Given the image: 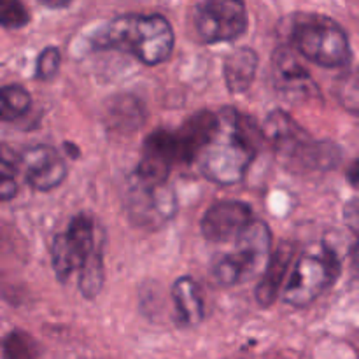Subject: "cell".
Instances as JSON below:
<instances>
[{
    "label": "cell",
    "mask_w": 359,
    "mask_h": 359,
    "mask_svg": "<svg viewBox=\"0 0 359 359\" xmlns=\"http://www.w3.org/2000/svg\"><path fill=\"white\" fill-rule=\"evenodd\" d=\"M258 144L251 119L233 109H224L216 135L198 158L202 174L216 184H237L255 160Z\"/></svg>",
    "instance_id": "cell-1"
},
{
    "label": "cell",
    "mask_w": 359,
    "mask_h": 359,
    "mask_svg": "<svg viewBox=\"0 0 359 359\" xmlns=\"http://www.w3.org/2000/svg\"><path fill=\"white\" fill-rule=\"evenodd\" d=\"M174 30L160 14H126L112 20L95 35V48L118 49L146 65L168 60L174 49Z\"/></svg>",
    "instance_id": "cell-2"
},
{
    "label": "cell",
    "mask_w": 359,
    "mask_h": 359,
    "mask_svg": "<svg viewBox=\"0 0 359 359\" xmlns=\"http://www.w3.org/2000/svg\"><path fill=\"white\" fill-rule=\"evenodd\" d=\"M263 137L277 158L294 170H328L342 158L337 144L314 140L284 111H272L266 116Z\"/></svg>",
    "instance_id": "cell-3"
},
{
    "label": "cell",
    "mask_w": 359,
    "mask_h": 359,
    "mask_svg": "<svg viewBox=\"0 0 359 359\" xmlns=\"http://www.w3.org/2000/svg\"><path fill=\"white\" fill-rule=\"evenodd\" d=\"M291 39L298 53L326 69L344 67L351 60L349 37L332 18L319 14L298 18L293 23Z\"/></svg>",
    "instance_id": "cell-4"
},
{
    "label": "cell",
    "mask_w": 359,
    "mask_h": 359,
    "mask_svg": "<svg viewBox=\"0 0 359 359\" xmlns=\"http://www.w3.org/2000/svg\"><path fill=\"white\" fill-rule=\"evenodd\" d=\"M339 273L340 262L337 252L326 244L314 245L294 263L284 291V302L293 307H307L332 287Z\"/></svg>",
    "instance_id": "cell-5"
},
{
    "label": "cell",
    "mask_w": 359,
    "mask_h": 359,
    "mask_svg": "<svg viewBox=\"0 0 359 359\" xmlns=\"http://www.w3.org/2000/svg\"><path fill=\"white\" fill-rule=\"evenodd\" d=\"M270 230L262 221L249 224L237 238L235 251L223 255L214 262V279L221 286L245 283L265 270L270 252Z\"/></svg>",
    "instance_id": "cell-6"
},
{
    "label": "cell",
    "mask_w": 359,
    "mask_h": 359,
    "mask_svg": "<svg viewBox=\"0 0 359 359\" xmlns=\"http://www.w3.org/2000/svg\"><path fill=\"white\" fill-rule=\"evenodd\" d=\"M95 224L84 214L70 221L65 233L56 235L51 245V262L56 277L65 283L76 270H81L97 251Z\"/></svg>",
    "instance_id": "cell-7"
},
{
    "label": "cell",
    "mask_w": 359,
    "mask_h": 359,
    "mask_svg": "<svg viewBox=\"0 0 359 359\" xmlns=\"http://www.w3.org/2000/svg\"><path fill=\"white\" fill-rule=\"evenodd\" d=\"M248 23L244 0H203L195 14L196 32L209 44L235 41L248 30Z\"/></svg>",
    "instance_id": "cell-8"
},
{
    "label": "cell",
    "mask_w": 359,
    "mask_h": 359,
    "mask_svg": "<svg viewBox=\"0 0 359 359\" xmlns=\"http://www.w3.org/2000/svg\"><path fill=\"white\" fill-rule=\"evenodd\" d=\"M179 163L175 133L167 130H156L147 135L142 147V158L137 165V181L147 184H165L172 167Z\"/></svg>",
    "instance_id": "cell-9"
},
{
    "label": "cell",
    "mask_w": 359,
    "mask_h": 359,
    "mask_svg": "<svg viewBox=\"0 0 359 359\" xmlns=\"http://www.w3.org/2000/svg\"><path fill=\"white\" fill-rule=\"evenodd\" d=\"M272 76L277 90L293 102L319 98L318 84L290 49H277L272 58Z\"/></svg>",
    "instance_id": "cell-10"
},
{
    "label": "cell",
    "mask_w": 359,
    "mask_h": 359,
    "mask_svg": "<svg viewBox=\"0 0 359 359\" xmlns=\"http://www.w3.org/2000/svg\"><path fill=\"white\" fill-rule=\"evenodd\" d=\"M251 207L237 200H226L210 207L202 217V233L210 242H228L241 237L251 224Z\"/></svg>",
    "instance_id": "cell-11"
},
{
    "label": "cell",
    "mask_w": 359,
    "mask_h": 359,
    "mask_svg": "<svg viewBox=\"0 0 359 359\" xmlns=\"http://www.w3.org/2000/svg\"><path fill=\"white\" fill-rule=\"evenodd\" d=\"M27 182L37 191H51L67 177V167L58 151L51 146L30 147L21 156Z\"/></svg>",
    "instance_id": "cell-12"
},
{
    "label": "cell",
    "mask_w": 359,
    "mask_h": 359,
    "mask_svg": "<svg viewBox=\"0 0 359 359\" xmlns=\"http://www.w3.org/2000/svg\"><path fill=\"white\" fill-rule=\"evenodd\" d=\"M130 212L140 224H153L167 221L175 212L174 193L165 184H147L137 181L130 195Z\"/></svg>",
    "instance_id": "cell-13"
},
{
    "label": "cell",
    "mask_w": 359,
    "mask_h": 359,
    "mask_svg": "<svg viewBox=\"0 0 359 359\" xmlns=\"http://www.w3.org/2000/svg\"><path fill=\"white\" fill-rule=\"evenodd\" d=\"M219 128V114L210 111L196 112L175 133L179 163H191L200 158Z\"/></svg>",
    "instance_id": "cell-14"
},
{
    "label": "cell",
    "mask_w": 359,
    "mask_h": 359,
    "mask_svg": "<svg viewBox=\"0 0 359 359\" xmlns=\"http://www.w3.org/2000/svg\"><path fill=\"white\" fill-rule=\"evenodd\" d=\"M294 258V245L291 242H280L279 248L273 251L263 270L262 280L256 287V300L262 307H270L279 297L286 273Z\"/></svg>",
    "instance_id": "cell-15"
},
{
    "label": "cell",
    "mask_w": 359,
    "mask_h": 359,
    "mask_svg": "<svg viewBox=\"0 0 359 359\" xmlns=\"http://www.w3.org/2000/svg\"><path fill=\"white\" fill-rule=\"evenodd\" d=\"M258 70V55L251 48H238L226 56L223 65L224 83L231 93H244L251 88Z\"/></svg>",
    "instance_id": "cell-16"
},
{
    "label": "cell",
    "mask_w": 359,
    "mask_h": 359,
    "mask_svg": "<svg viewBox=\"0 0 359 359\" xmlns=\"http://www.w3.org/2000/svg\"><path fill=\"white\" fill-rule=\"evenodd\" d=\"M177 319L182 326L198 325L203 319V298L198 284L191 277H179L172 287Z\"/></svg>",
    "instance_id": "cell-17"
},
{
    "label": "cell",
    "mask_w": 359,
    "mask_h": 359,
    "mask_svg": "<svg viewBox=\"0 0 359 359\" xmlns=\"http://www.w3.org/2000/svg\"><path fill=\"white\" fill-rule=\"evenodd\" d=\"M142 107L135 98L119 97L109 104L107 125L111 130H119V132L135 130L142 123Z\"/></svg>",
    "instance_id": "cell-18"
},
{
    "label": "cell",
    "mask_w": 359,
    "mask_h": 359,
    "mask_svg": "<svg viewBox=\"0 0 359 359\" xmlns=\"http://www.w3.org/2000/svg\"><path fill=\"white\" fill-rule=\"evenodd\" d=\"M32 105L30 93L20 84L0 88V121H14L28 112Z\"/></svg>",
    "instance_id": "cell-19"
},
{
    "label": "cell",
    "mask_w": 359,
    "mask_h": 359,
    "mask_svg": "<svg viewBox=\"0 0 359 359\" xmlns=\"http://www.w3.org/2000/svg\"><path fill=\"white\" fill-rule=\"evenodd\" d=\"M20 167V154L7 144H0V200H13L16 196Z\"/></svg>",
    "instance_id": "cell-20"
},
{
    "label": "cell",
    "mask_w": 359,
    "mask_h": 359,
    "mask_svg": "<svg viewBox=\"0 0 359 359\" xmlns=\"http://www.w3.org/2000/svg\"><path fill=\"white\" fill-rule=\"evenodd\" d=\"M333 93L347 112L359 118V69L347 70L337 77Z\"/></svg>",
    "instance_id": "cell-21"
},
{
    "label": "cell",
    "mask_w": 359,
    "mask_h": 359,
    "mask_svg": "<svg viewBox=\"0 0 359 359\" xmlns=\"http://www.w3.org/2000/svg\"><path fill=\"white\" fill-rule=\"evenodd\" d=\"M4 359H39L37 346L28 333L13 330L2 339Z\"/></svg>",
    "instance_id": "cell-22"
},
{
    "label": "cell",
    "mask_w": 359,
    "mask_h": 359,
    "mask_svg": "<svg viewBox=\"0 0 359 359\" xmlns=\"http://www.w3.org/2000/svg\"><path fill=\"white\" fill-rule=\"evenodd\" d=\"M102 284H104V263H102L100 249L90 256L86 265L81 269L79 290L86 298H93L100 293Z\"/></svg>",
    "instance_id": "cell-23"
},
{
    "label": "cell",
    "mask_w": 359,
    "mask_h": 359,
    "mask_svg": "<svg viewBox=\"0 0 359 359\" xmlns=\"http://www.w3.org/2000/svg\"><path fill=\"white\" fill-rule=\"evenodd\" d=\"M30 21L28 11L21 0H0V25L9 30L23 28Z\"/></svg>",
    "instance_id": "cell-24"
},
{
    "label": "cell",
    "mask_w": 359,
    "mask_h": 359,
    "mask_svg": "<svg viewBox=\"0 0 359 359\" xmlns=\"http://www.w3.org/2000/svg\"><path fill=\"white\" fill-rule=\"evenodd\" d=\"M60 63H62V55H60L58 48H46L44 51L39 55L37 65H35V77L39 81H51L56 77L60 70Z\"/></svg>",
    "instance_id": "cell-25"
},
{
    "label": "cell",
    "mask_w": 359,
    "mask_h": 359,
    "mask_svg": "<svg viewBox=\"0 0 359 359\" xmlns=\"http://www.w3.org/2000/svg\"><path fill=\"white\" fill-rule=\"evenodd\" d=\"M344 221H346L347 228L359 237V198H353L351 202L346 203Z\"/></svg>",
    "instance_id": "cell-26"
},
{
    "label": "cell",
    "mask_w": 359,
    "mask_h": 359,
    "mask_svg": "<svg viewBox=\"0 0 359 359\" xmlns=\"http://www.w3.org/2000/svg\"><path fill=\"white\" fill-rule=\"evenodd\" d=\"M347 181L353 186H359V158L351 163L349 170H347Z\"/></svg>",
    "instance_id": "cell-27"
},
{
    "label": "cell",
    "mask_w": 359,
    "mask_h": 359,
    "mask_svg": "<svg viewBox=\"0 0 359 359\" xmlns=\"http://www.w3.org/2000/svg\"><path fill=\"white\" fill-rule=\"evenodd\" d=\"M39 2H42L48 7H65L70 2H74V0H39Z\"/></svg>",
    "instance_id": "cell-28"
},
{
    "label": "cell",
    "mask_w": 359,
    "mask_h": 359,
    "mask_svg": "<svg viewBox=\"0 0 359 359\" xmlns=\"http://www.w3.org/2000/svg\"><path fill=\"white\" fill-rule=\"evenodd\" d=\"M353 266H354V272L359 276V244L354 248V251H353Z\"/></svg>",
    "instance_id": "cell-29"
}]
</instances>
